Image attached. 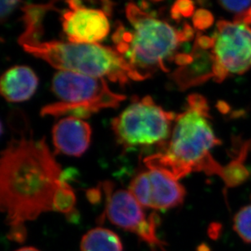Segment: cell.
Instances as JSON below:
<instances>
[{
	"instance_id": "6da1fadb",
	"label": "cell",
	"mask_w": 251,
	"mask_h": 251,
	"mask_svg": "<svg viewBox=\"0 0 251 251\" xmlns=\"http://www.w3.org/2000/svg\"><path fill=\"white\" fill-rule=\"evenodd\" d=\"M68 185L44 138L12 140L0 159V206L10 227L7 237L25 241V223L55 211L57 197Z\"/></svg>"
},
{
	"instance_id": "7a4b0ae2",
	"label": "cell",
	"mask_w": 251,
	"mask_h": 251,
	"mask_svg": "<svg viewBox=\"0 0 251 251\" xmlns=\"http://www.w3.org/2000/svg\"><path fill=\"white\" fill-rule=\"evenodd\" d=\"M207 118L189 109L179 114L164 152L148 156L144 164L180 180L192 172L222 176L221 167L211 156V150L221 145Z\"/></svg>"
},
{
	"instance_id": "3957f363",
	"label": "cell",
	"mask_w": 251,
	"mask_h": 251,
	"mask_svg": "<svg viewBox=\"0 0 251 251\" xmlns=\"http://www.w3.org/2000/svg\"><path fill=\"white\" fill-rule=\"evenodd\" d=\"M126 12L133 29L126 30L122 25L116 28L113 35L115 49L146 78L157 69L168 72L165 61L181 43L180 30L133 2L127 4Z\"/></svg>"
},
{
	"instance_id": "277c9868",
	"label": "cell",
	"mask_w": 251,
	"mask_h": 251,
	"mask_svg": "<svg viewBox=\"0 0 251 251\" xmlns=\"http://www.w3.org/2000/svg\"><path fill=\"white\" fill-rule=\"evenodd\" d=\"M27 53L43 59L59 71L71 72L98 78H108L120 85L146 79L115 48L59 41L22 46Z\"/></svg>"
},
{
	"instance_id": "5b68a950",
	"label": "cell",
	"mask_w": 251,
	"mask_h": 251,
	"mask_svg": "<svg viewBox=\"0 0 251 251\" xmlns=\"http://www.w3.org/2000/svg\"><path fill=\"white\" fill-rule=\"evenodd\" d=\"M52 90L60 101L45 106L41 116L86 118L100 110L116 108L126 99L110 90L105 79L71 72H58L53 77Z\"/></svg>"
},
{
	"instance_id": "8992f818",
	"label": "cell",
	"mask_w": 251,
	"mask_h": 251,
	"mask_svg": "<svg viewBox=\"0 0 251 251\" xmlns=\"http://www.w3.org/2000/svg\"><path fill=\"white\" fill-rule=\"evenodd\" d=\"M176 116L158 106L151 96L137 98L112 120V130L126 149L163 143L170 138L172 123Z\"/></svg>"
},
{
	"instance_id": "52a82bcc",
	"label": "cell",
	"mask_w": 251,
	"mask_h": 251,
	"mask_svg": "<svg viewBox=\"0 0 251 251\" xmlns=\"http://www.w3.org/2000/svg\"><path fill=\"white\" fill-rule=\"evenodd\" d=\"M103 189L107 195L105 212L110 222L137 235L152 251H165L163 242L157 237L159 217L155 214L147 216L144 207L128 190L112 191L110 182L105 183Z\"/></svg>"
},
{
	"instance_id": "ba28073f",
	"label": "cell",
	"mask_w": 251,
	"mask_h": 251,
	"mask_svg": "<svg viewBox=\"0 0 251 251\" xmlns=\"http://www.w3.org/2000/svg\"><path fill=\"white\" fill-rule=\"evenodd\" d=\"M211 51L227 74H242L251 68V28L242 22L219 21Z\"/></svg>"
},
{
	"instance_id": "9c48e42d",
	"label": "cell",
	"mask_w": 251,
	"mask_h": 251,
	"mask_svg": "<svg viewBox=\"0 0 251 251\" xmlns=\"http://www.w3.org/2000/svg\"><path fill=\"white\" fill-rule=\"evenodd\" d=\"M128 191L141 206L165 211L182 204L185 188L175 178L156 169H148L131 180Z\"/></svg>"
},
{
	"instance_id": "30bf717a",
	"label": "cell",
	"mask_w": 251,
	"mask_h": 251,
	"mask_svg": "<svg viewBox=\"0 0 251 251\" xmlns=\"http://www.w3.org/2000/svg\"><path fill=\"white\" fill-rule=\"evenodd\" d=\"M62 26L69 43L96 44L107 37L110 24L104 10L89 8L76 1L67 2Z\"/></svg>"
},
{
	"instance_id": "8fae6325",
	"label": "cell",
	"mask_w": 251,
	"mask_h": 251,
	"mask_svg": "<svg viewBox=\"0 0 251 251\" xmlns=\"http://www.w3.org/2000/svg\"><path fill=\"white\" fill-rule=\"evenodd\" d=\"M90 125L82 119L68 116L55 124L52 139L57 152L69 156H81L90 146L91 139Z\"/></svg>"
},
{
	"instance_id": "7c38bea8",
	"label": "cell",
	"mask_w": 251,
	"mask_h": 251,
	"mask_svg": "<svg viewBox=\"0 0 251 251\" xmlns=\"http://www.w3.org/2000/svg\"><path fill=\"white\" fill-rule=\"evenodd\" d=\"M38 85V77L30 68L15 66L1 76L0 92L8 102H24L33 96Z\"/></svg>"
},
{
	"instance_id": "4fadbf2b",
	"label": "cell",
	"mask_w": 251,
	"mask_h": 251,
	"mask_svg": "<svg viewBox=\"0 0 251 251\" xmlns=\"http://www.w3.org/2000/svg\"><path fill=\"white\" fill-rule=\"evenodd\" d=\"M194 62L187 66L179 67L172 77L181 90L201 83L207 79L213 78L214 58L212 54L194 47Z\"/></svg>"
},
{
	"instance_id": "5bb4252c",
	"label": "cell",
	"mask_w": 251,
	"mask_h": 251,
	"mask_svg": "<svg viewBox=\"0 0 251 251\" xmlns=\"http://www.w3.org/2000/svg\"><path fill=\"white\" fill-rule=\"evenodd\" d=\"M54 4L55 2L48 4H28L22 7L25 30L18 39L20 45L22 47L41 42V36L43 33V17L46 12L55 7Z\"/></svg>"
},
{
	"instance_id": "9a60e30c",
	"label": "cell",
	"mask_w": 251,
	"mask_h": 251,
	"mask_svg": "<svg viewBox=\"0 0 251 251\" xmlns=\"http://www.w3.org/2000/svg\"><path fill=\"white\" fill-rule=\"evenodd\" d=\"M81 251H123V245L113 231L98 227L84 235L81 242Z\"/></svg>"
},
{
	"instance_id": "2e32d148",
	"label": "cell",
	"mask_w": 251,
	"mask_h": 251,
	"mask_svg": "<svg viewBox=\"0 0 251 251\" xmlns=\"http://www.w3.org/2000/svg\"><path fill=\"white\" fill-rule=\"evenodd\" d=\"M249 149V143L245 144L241 150L239 155L230 162L227 166L224 167L221 178L228 187H234L242 184L249 176V172L243 164Z\"/></svg>"
},
{
	"instance_id": "e0dca14e",
	"label": "cell",
	"mask_w": 251,
	"mask_h": 251,
	"mask_svg": "<svg viewBox=\"0 0 251 251\" xmlns=\"http://www.w3.org/2000/svg\"><path fill=\"white\" fill-rule=\"evenodd\" d=\"M233 223L235 232L244 242L251 243V205L244 206L236 214Z\"/></svg>"
},
{
	"instance_id": "ac0fdd59",
	"label": "cell",
	"mask_w": 251,
	"mask_h": 251,
	"mask_svg": "<svg viewBox=\"0 0 251 251\" xmlns=\"http://www.w3.org/2000/svg\"><path fill=\"white\" fill-rule=\"evenodd\" d=\"M195 3L189 0H180L173 4L171 9V17L176 21H179L181 17H192L195 12Z\"/></svg>"
},
{
	"instance_id": "d6986e66",
	"label": "cell",
	"mask_w": 251,
	"mask_h": 251,
	"mask_svg": "<svg viewBox=\"0 0 251 251\" xmlns=\"http://www.w3.org/2000/svg\"><path fill=\"white\" fill-rule=\"evenodd\" d=\"M188 108L198 112L201 116L210 118V108L206 98L199 94H192L187 99Z\"/></svg>"
},
{
	"instance_id": "ffe728a7",
	"label": "cell",
	"mask_w": 251,
	"mask_h": 251,
	"mask_svg": "<svg viewBox=\"0 0 251 251\" xmlns=\"http://www.w3.org/2000/svg\"><path fill=\"white\" fill-rule=\"evenodd\" d=\"M215 18L208 10L200 8L195 11L193 16V25L198 30H206L213 25Z\"/></svg>"
},
{
	"instance_id": "44dd1931",
	"label": "cell",
	"mask_w": 251,
	"mask_h": 251,
	"mask_svg": "<svg viewBox=\"0 0 251 251\" xmlns=\"http://www.w3.org/2000/svg\"><path fill=\"white\" fill-rule=\"evenodd\" d=\"M221 7L237 15L243 14L251 7V1H219Z\"/></svg>"
},
{
	"instance_id": "7402d4cb",
	"label": "cell",
	"mask_w": 251,
	"mask_h": 251,
	"mask_svg": "<svg viewBox=\"0 0 251 251\" xmlns=\"http://www.w3.org/2000/svg\"><path fill=\"white\" fill-rule=\"evenodd\" d=\"M215 45V39L213 37L210 38L208 36L201 35V33H198L195 38V44L197 48L201 50H206L208 49H213Z\"/></svg>"
},
{
	"instance_id": "603a6c76",
	"label": "cell",
	"mask_w": 251,
	"mask_h": 251,
	"mask_svg": "<svg viewBox=\"0 0 251 251\" xmlns=\"http://www.w3.org/2000/svg\"><path fill=\"white\" fill-rule=\"evenodd\" d=\"M19 1H2L1 2V12H0V19L3 22L7 19L11 12L14 10L15 7L19 4Z\"/></svg>"
},
{
	"instance_id": "cb8c5ba5",
	"label": "cell",
	"mask_w": 251,
	"mask_h": 251,
	"mask_svg": "<svg viewBox=\"0 0 251 251\" xmlns=\"http://www.w3.org/2000/svg\"><path fill=\"white\" fill-rule=\"evenodd\" d=\"M175 63L179 67H185L192 64L194 62V57L191 54H186V53H180L177 54L174 57Z\"/></svg>"
},
{
	"instance_id": "d4e9b609",
	"label": "cell",
	"mask_w": 251,
	"mask_h": 251,
	"mask_svg": "<svg viewBox=\"0 0 251 251\" xmlns=\"http://www.w3.org/2000/svg\"><path fill=\"white\" fill-rule=\"evenodd\" d=\"M195 32L194 28L189 24H185L182 29L180 30V38L181 43L192 40L195 38Z\"/></svg>"
},
{
	"instance_id": "484cf974",
	"label": "cell",
	"mask_w": 251,
	"mask_h": 251,
	"mask_svg": "<svg viewBox=\"0 0 251 251\" xmlns=\"http://www.w3.org/2000/svg\"><path fill=\"white\" fill-rule=\"evenodd\" d=\"M234 22H242L247 25H251V7L249 9L247 10V12H244L243 14L237 15V17H235Z\"/></svg>"
},
{
	"instance_id": "4316f807",
	"label": "cell",
	"mask_w": 251,
	"mask_h": 251,
	"mask_svg": "<svg viewBox=\"0 0 251 251\" xmlns=\"http://www.w3.org/2000/svg\"><path fill=\"white\" fill-rule=\"evenodd\" d=\"M216 107L221 113L227 114L230 111L229 105L227 104V102H224V101H219Z\"/></svg>"
},
{
	"instance_id": "83f0119b",
	"label": "cell",
	"mask_w": 251,
	"mask_h": 251,
	"mask_svg": "<svg viewBox=\"0 0 251 251\" xmlns=\"http://www.w3.org/2000/svg\"><path fill=\"white\" fill-rule=\"evenodd\" d=\"M38 251V249H36L34 247H23V248H21V249L17 250V251Z\"/></svg>"
}]
</instances>
